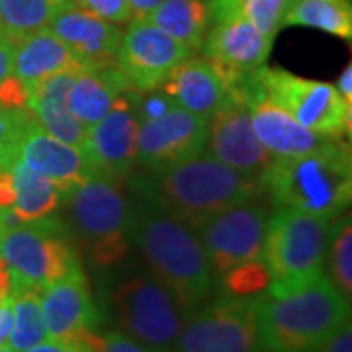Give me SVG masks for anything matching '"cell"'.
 <instances>
[{
    "label": "cell",
    "instance_id": "obj_24",
    "mask_svg": "<svg viewBox=\"0 0 352 352\" xmlns=\"http://www.w3.org/2000/svg\"><path fill=\"white\" fill-rule=\"evenodd\" d=\"M76 73L53 75L45 78L43 82H39L38 87L32 88L28 96V110L39 126L53 138L61 139L69 145L80 147L87 133V126H82L73 116L67 102V92Z\"/></svg>",
    "mask_w": 352,
    "mask_h": 352
},
{
    "label": "cell",
    "instance_id": "obj_34",
    "mask_svg": "<svg viewBox=\"0 0 352 352\" xmlns=\"http://www.w3.org/2000/svg\"><path fill=\"white\" fill-rule=\"evenodd\" d=\"M85 342L90 352H151L122 331H92Z\"/></svg>",
    "mask_w": 352,
    "mask_h": 352
},
{
    "label": "cell",
    "instance_id": "obj_7",
    "mask_svg": "<svg viewBox=\"0 0 352 352\" xmlns=\"http://www.w3.org/2000/svg\"><path fill=\"white\" fill-rule=\"evenodd\" d=\"M0 258L10 270L12 288L38 292L80 266L67 229L51 215L0 231Z\"/></svg>",
    "mask_w": 352,
    "mask_h": 352
},
{
    "label": "cell",
    "instance_id": "obj_26",
    "mask_svg": "<svg viewBox=\"0 0 352 352\" xmlns=\"http://www.w3.org/2000/svg\"><path fill=\"white\" fill-rule=\"evenodd\" d=\"M10 173L14 178L12 212L22 223L50 217L63 206V190L50 178L34 173L20 161H14Z\"/></svg>",
    "mask_w": 352,
    "mask_h": 352
},
{
    "label": "cell",
    "instance_id": "obj_23",
    "mask_svg": "<svg viewBox=\"0 0 352 352\" xmlns=\"http://www.w3.org/2000/svg\"><path fill=\"white\" fill-rule=\"evenodd\" d=\"M129 90L131 88L116 65L87 69L76 73L69 87V110L82 126L88 127L102 120Z\"/></svg>",
    "mask_w": 352,
    "mask_h": 352
},
{
    "label": "cell",
    "instance_id": "obj_27",
    "mask_svg": "<svg viewBox=\"0 0 352 352\" xmlns=\"http://www.w3.org/2000/svg\"><path fill=\"white\" fill-rule=\"evenodd\" d=\"M284 25H303L340 39L352 38L351 0H296Z\"/></svg>",
    "mask_w": 352,
    "mask_h": 352
},
{
    "label": "cell",
    "instance_id": "obj_42",
    "mask_svg": "<svg viewBox=\"0 0 352 352\" xmlns=\"http://www.w3.org/2000/svg\"><path fill=\"white\" fill-rule=\"evenodd\" d=\"M161 0H127L129 8H131V14H133V20H139V18H147L153 8L159 4Z\"/></svg>",
    "mask_w": 352,
    "mask_h": 352
},
{
    "label": "cell",
    "instance_id": "obj_11",
    "mask_svg": "<svg viewBox=\"0 0 352 352\" xmlns=\"http://www.w3.org/2000/svg\"><path fill=\"white\" fill-rule=\"evenodd\" d=\"M268 217L263 206L249 201L194 226L215 276L221 278L241 264L263 258Z\"/></svg>",
    "mask_w": 352,
    "mask_h": 352
},
{
    "label": "cell",
    "instance_id": "obj_25",
    "mask_svg": "<svg viewBox=\"0 0 352 352\" xmlns=\"http://www.w3.org/2000/svg\"><path fill=\"white\" fill-rule=\"evenodd\" d=\"M147 20L196 53L212 22L210 0H161Z\"/></svg>",
    "mask_w": 352,
    "mask_h": 352
},
{
    "label": "cell",
    "instance_id": "obj_9",
    "mask_svg": "<svg viewBox=\"0 0 352 352\" xmlns=\"http://www.w3.org/2000/svg\"><path fill=\"white\" fill-rule=\"evenodd\" d=\"M252 80L264 96L280 104L315 135L342 139L344 133H351L352 106L344 102L335 85L264 65L252 75Z\"/></svg>",
    "mask_w": 352,
    "mask_h": 352
},
{
    "label": "cell",
    "instance_id": "obj_14",
    "mask_svg": "<svg viewBox=\"0 0 352 352\" xmlns=\"http://www.w3.org/2000/svg\"><path fill=\"white\" fill-rule=\"evenodd\" d=\"M210 120L173 106L161 116L138 122V164L153 173L192 161L206 153Z\"/></svg>",
    "mask_w": 352,
    "mask_h": 352
},
{
    "label": "cell",
    "instance_id": "obj_39",
    "mask_svg": "<svg viewBox=\"0 0 352 352\" xmlns=\"http://www.w3.org/2000/svg\"><path fill=\"white\" fill-rule=\"evenodd\" d=\"M12 57L14 43L4 36H0V82L12 75Z\"/></svg>",
    "mask_w": 352,
    "mask_h": 352
},
{
    "label": "cell",
    "instance_id": "obj_40",
    "mask_svg": "<svg viewBox=\"0 0 352 352\" xmlns=\"http://www.w3.org/2000/svg\"><path fill=\"white\" fill-rule=\"evenodd\" d=\"M241 0H210V12L212 20H219L227 14L235 12V8L239 6Z\"/></svg>",
    "mask_w": 352,
    "mask_h": 352
},
{
    "label": "cell",
    "instance_id": "obj_37",
    "mask_svg": "<svg viewBox=\"0 0 352 352\" xmlns=\"http://www.w3.org/2000/svg\"><path fill=\"white\" fill-rule=\"evenodd\" d=\"M25 352H90L87 342H78V340H53L45 339L36 346L28 349Z\"/></svg>",
    "mask_w": 352,
    "mask_h": 352
},
{
    "label": "cell",
    "instance_id": "obj_19",
    "mask_svg": "<svg viewBox=\"0 0 352 352\" xmlns=\"http://www.w3.org/2000/svg\"><path fill=\"white\" fill-rule=\"evenodd\" d=\"M245 96H247L254 135L274 159L298 157L303 153L314 151L327 141L325 138L315 135L307 127H303L280 104L264 96L254 85L252 75L249 76V85L245 87Z\"/></svg>",
    "mask_w": 352,
    "mask_h": 352
},
{
    "label": "cell",
    "instance_id": "obj_13",
    "mask_svg": "<svg viewBox=\"0 0 352 352\" xmlns=\"http://www.w3.org/2000/svg\"><path fill=\"white\" fill-rule=\"evenodd\" d=\"M206 153L219 163L261 182L274 161V157L254 135L243 82L231 90L229 98L210 118Z\"/></svg>",
    "mask_w": 352,
    "mask_h": 352
},
{
    "label": "cell",
    "instance_id": "obj_41",
    "mask_svg": "<svg viewBox=\"0 0 352 352\" xmlns=\"http://www.w3.org/2000/svg\"><path fill=\"white\" fill-rule=\"evenodd\" d=\"M335 88L339 90V94L344 98V102L352 106V65H346V69L340 73Z\"/></svg>",
    "mask_w": 352,
    "mask_h": 352
},
{
    "label": "cell",
    "instance_id": "obj_5",
    "mask_svg": "<svg viewBox=\"0 0 352 352\" xmlns=\"http://www.w3.org/2000/svg\"><path fill=\"white\" fill-rule=\"evenodd\" d=\"M337 219L278 208L268 217L263 263L270 274L268 294L280 296L325 274L331 233Z\"/></svg>",
    "mask_w": 352,
    "mask_h": 352
},
{
    "label": "cell",
    "instance_id": "obj_28",
    "mask_svg": "<svg viewBox=\"0 0 352 352\" xmlns=\"http://www.w3.org/2000/svg\"><path fill=\"white\" fill-rule=\"evenodd\" d=\"M65 0H0V36L20 41L47 28Z\"/></svg>",
    "mask_w": 352,
    "mask_h": 352
},
{
    "label": "cell",
    "instance_id": "obj_33",
    "mask_svg": "<svg viewBox=\"0 0 352 352\" xmlns=\"http://www.w3.org/2000/svg\"><path fill=\"white\" fill-rule=\"evenodd\" d=\"M221 282L226 286L227 296H258L268 288L270 284V274L264 266L263 258L245 263L229 270L227 274L221 276Z\"/></svg>",
    "mask_w": 352,
    "mask_h": 352
},
{
    "label": "cell",
    "instance_id": "obj_22",
    "mask_svg": "<svg viewBox=\"0 0 352 352\" xmlns=\"http://www.w3.org/2000/svg\"><path fill=\"white\" fill-rule=\"evenodd\" d=\"M76 71H87V67L50 28L38 30L14 43L12 76L28 88V94L50 76Z\"/></svg>",
    "mask_w": 352,
    "mask_h": 352
},
{
    "label": "cell",
    "instance_id": "obj_18",
    "mask_svg": "<svg viewBox=\"0 0 352 352\" xmlns=\"http://www.w3.org/2000/svg\"><path fill=\"white\" fill-rule=\"evenodd\" d=\"M51 32L73 51L87 69H102L116 65L124 30L106 22L75 2L65 0L50 22Z\"/></svg>",
    "mask_w": 352,
    "mask_h": 352
},
{
    "label": "cell",
    "instance_id": "obj_31",
    "mask_svg": "<svg viewBox=\"0 0 352 352\" xmlns=\"http://www.w3.org/2000/svg\"><path fill=\"white\" fill-rule=\"evenodd\" d=\"M296 0H241L235 12H239L266 38H276L280 28Z\"/></svg>",
    "mask_w": 352,
    "mask_h": 352
},
{
    "label": "cell",
    "instance_id": "obj_20",
    "mask_svg": "<svg viewBox=\"0 0 352 352\" xmlns=\"http://www.w3.org/2000/svg\"><path fill=\"white\" fill-rule=\"evenodd\" d=\"M16 161L55 182L63 190L65 200L87 176L92 175L78 147L53 138L36 120L25 129Z\"/></svg>",
    "mask_w": 352,
    "mask_h": 352
},
{
    "label": "cell",
    "instance_id": "obj_1",
    "mask_svg": "<svg viewBox=\"0 0 352 352\" xmlns=\"http://www.w3.org/2000/svg\"><path fill=\"white\" fill-rule=\"evenodd\" d=\"M131 243L188 317L212 294L215 274L196 229L163 208L131 212Z\"/></svg>",
    "mask_w": 352,
    "mask_h": 352
},
{
    "label": "cell",
    "instance_id": "obj_30",
    "mask_svg": "<svg viewBox=\"0 0 352 352\" xmlns=\"http://www.w3.org/2000/svg\"><path fill=\"white\" fill-rule=\"evenodd\" d=\"M325 268H329L327 278L331 284L339 289L340 294L351 302L352 296V226L351 217L339 219L329 241L327 261Z\"/></svg>",
    "mask_w": 352,
    "mask_h": 352
},
{
    "label": "cell",
    "instance_id": "obj_36",
    "mask_svg": "<svg viewBox=\"0 0 352 352\" xmlns=\"http://www.w3.org/2000/svg\"><path fill=\"white\" fill-rule=\"evenodd\" d=\"M315 352H352L351 321H346L331 339L325 340Z\"/></svg>",
    "mask_w": 352,
    "mask_h": 352
},
{
    "label": "cell",
    "instance_id": "obj_4",
    "mask_svg": "<svg viewBox=\"0 0 352 352\" xmlns=\"http://www.w3.org/2000/svg\"><path fill=\"white\" fill-rule=\"evenodd\" d=\"M149 192L163 210L194 227L223 210L256 201L264 186L261 180L201 153L192 161L155 173Z\"/></svg>",
    "mask_w": 352,
    "mask_h": 352
},
{
    "label": "cell",
    "instance_id": "obj_12",
    "mask_svg": "<svg viewBox=\"0 0 352 352\" xmlns=\"http://www.w3.org/2000/svg\"><path fill=\"white\" fill-rule=\"evenodd\" d=\"M194 51L168 36L147 18L131 20L122 36L116 67L133 92H151L164 85Z\"/></svg>",
    "mask_w": 352,
    "mask_h": 352
},
{
    "label": "cell",
    "instance_id": "obj_38",
    "mask_svg": "<svg viewBox=\"0 0 352 352\" xmlns=\"http://www.w3.org/2000/svg\"><path fill=\"white\" fill-rule=\"evenodd\" d=\"M10 331H12V300L8 296L4 302H0V349L8 342Z\"/></svg>",
    "mask_w": 352,
    "mask_h": 352
},
{
    "label": "cell",
    "instance_id": "obj_44",
    "mask_svg": "<svg viewBox=\"0 0 352 352\" xmlns=\"http://www.w3.org/2000/svg\"><path fill=\"white\" fill-rule=\"evenodd\" d=\"M0 352H16V351H12V349H10V346H6V344H4V346H2V349H0Z\"/></svg>",
    "mask_w": 352,
    "mask_h": 352
},
{
    "label": "cell",
    "instance_id": "obj_15",
    "mask_svg": "<svg viewBox=\"0 0 352 352\" xmlns=\"http://www.w3.org/2000/svg\"><path fill=\"white\" fill-rule=\"evenodd\" d=\"M80 153L92 175L124 180L138 164V120L127 94L96 124L87 127Z\"/></svg>",
    "mask_w": 352,
    "mask_h": 352
},
{
    "label": "cell",
    "instance_id": "obj_8",
    "mask_svg": "<svg viewBox=\"0 0 352 352\" xmlns=\"http://www.w3.org/2000/svg\"><path fill=\"white\" fill-rule=\"evenodd\" d=\"M112 309L122 333L147 351L175 352L186 315L149 272L120 280L112 289Z\"/></svg>",
    "mask_w": 352,
    "mask_h": 352
},
{
    "label": "cell",
    "instance_id": "obj_35",
    "mask_svg": "<svg viewBox=\"0 0 352 352\" xmlns=\"http://www.w3.org/2000/svg\"><path fill=\"white\" fill-rule=\"evenodd\" d=\"M71 2L116 25L129 24L133 20L127 0H71Z\"/></svg>",
    "mask_w": 352,
    "mask_h": 352
},
{
    "label": "cell",
    "instance_id": "obj_3",
    "mask_svg": "<svg viewBox=\"0 0 352 352\" xmlns=\"http://www.w3.org/2000/svg\"><path fill=\"white\" fill-rule=\"evenodd\" d=\"M346 321H351V302L327 274L286 294L258 298L263 352H315Z\"/></svg>",
    "mask_w": 352,
    "mask_h": 352
},
{
    "label": "cell",
    "instance_id": "obj_17",
    "mask_svg": "<svg viewBox=\"0 0 352 352\" xmlns=\"http://www.w3.org/2000/svg\"><path fill=\"white\" fill-rule=\"evenodd\" d=\"M272 41L239 12H231L214 20V28L206 34L201 47L204 57L214 61L237 87L266 63Z\"/></svg>",
    "mask_w": 352,
    "mask_h": 352
},
{
    "label": "cell",
    "instance_id": "obj_32",
    "mask_svg": "<svg viewBox=\"0 0 352 352\" xmlns=\"http://www.w3.org/2000/svg\"><path fill=\"white\" fill-rule=\"evenodd\" d=\"M34 122L30 110H16L0 104V168H10L28 126Z\"/></svg>",
    "mask_w": 352,
    "mask_h": 352
},
{
    "label": "cell",
    "instance_id": "obj_29",
    "mask_svg": "<svg viewBox=\"0 0 352 352\" xmlns=\"http://www.w3.org/2000/svg\"><path fill=\"white\" fill-rule=\"evenodd\" d=\"M12 331L6 346L16 352H25L47 339L43 323L39 292L32 288H12Z\"/></svg>",
    "mask_w": 352,
    "mask_h": 352
},
{
    "label": "cell",
    "instance_id": "obj_2",
    "mask_svg": "<svg viewBox=\"0 0 352 352\" xmlns=\"http://www.w3.org/2000/svg\"><path fill=\"white\" fill-rule=\"evenodd\" d=\"M263 186L276 208L339 219L352 198L351 147L327 139L314 151L274 159Z\"/></svg>",
    "mask_w": 352,
    "mask_h": 352
},
{
    "label": "cell",
    "instance_id": "obj_10",
    "mask_svg": "<svg viewBox=\"0 0 352 352\" xmlns=\"http://www.w3.org/2000/svg\"><path fill=\"white\" fill-rule=\"evenodd\" d=\"M258 296H223L186 317L175 352H263Z\"/></svg>",
    "mask_w": 352,
    "mask_h": 352
},
{
    "label": "cell",
    "instance_id": "obj_16",
    "mask_svg": "<svg viewBox=\"0 0 352 352\" xmlns=\"http://www.w3.org/2000/svg\"><path fill=\"white\" fill-rule=\"evenodd\" d=\"M47 339L85 342L98 323V307L82 266L39 289Z\"/></svg>",
    "mask_w": 352,
    "mask_h": 352
},
{
    "label": "cell",
    "instance_id": "obj_43",
    "mask_svg": "<svg viewBox=\"0 0 352 352\" xmlns=\"http://www.w3.org/2000/svg\"><path fill=\"white\" fill-rule=\"evenodd\" d=\"M12 292V278H10V270L6 263L0 258V302H4Z\"/></svg>",
    "mask_w": 352,
    "mask_h": 352
},
{
    "label": "cell",
    "instance_id": "obj_6",
    "mask_svg": "<svg viewBox=\"0 0 352 352\" xmlns=\"http://www.w3.org/2000/svg\"><path fill=\"white\" fill-rule=\"evenodd\" d=\"M71 229L94 266L122 263L131 243V210L122 180L90 175L63 201Z\"/></svg>",
    "mask_w": 352,
    "mask_h": 352
},
{
    "label": "cell",
    "instance_id": "obj_21",
    "mask_svg": "<svg viewBox=\"0 0 352 352\" xmlns=\"http://www.w3.org/2000/svg\"><path fill=\"white\" fill-rule=\"evenodd\" d=\"M161 88L175 106L210 120L235 85L214 61L192 55L176 67Z\"/></svg>",
    "mask_w": 352,
    "mask_h": 352
}]
</instances>
